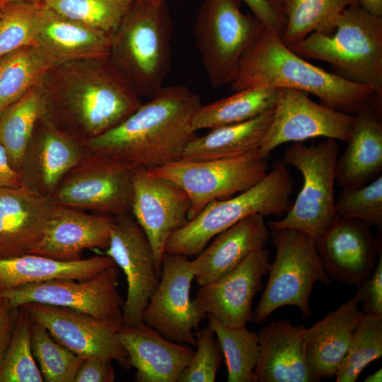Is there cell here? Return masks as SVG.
<instances>
[{"label": "cell", "instance_id": "cell-11", "mask_svg": "<svg viewBox=\"0 0 382 382\" xmlns=\"http://www.w3.org/2000/svg\"><path fill=\"white\" fill-rule=\"evenodd\" d=\"M132 170L111 157L89 151L63 178L51 197L57 205L98 214L130 212Z\"/></svg>", "mask_w": 382, "mask_h": 382}, {"label": "cell", "instance_id": "cell-12", "mask_svg": "<svg viewBox=\"0 0 382 382\" xmlns=\"http://www.w3.org/2000/svg\"><path fill=\"white\" fill-rule=\"evenodd\" d=\"M120 271L114 265L90 279H51L23 285L1 295L18 308L30 302L41 303L66 307L122 325L125 300L117 289Z\"/></svg>", "mask_w": 382, "mask_h": 382}, {"label": "cell", "instance_id": "cell-45", "mask_svg": "<svg viewBox=\"0 0 382 382\" xmlns=\"http://www.w3.org/2000/svg\"><path fill=\"white\" fill-rule=\"evenodd\" d=\"M251 10L252 14L263 25L277 32L280 36L286 25L283 12L274 6L268 0H241Z\"/></svg>", "mask_w": 382, "mask_h": 382}, {"label": "cell", "instance_id": "cell-15", "mask_svg": "<svg viewBox=\"0 0 382 382\" xmlns=\"http://www.w3.org/2000/svg\"><path fill=\"white\" fill-rule=\"evenodd\" d=\"M103 254L114 260L126 277L122 325L143 323L144 311L157 289L160 275L150 242L131 212L113 216L110 244Z\"/></svg>", "mask_w": 382, "mask_h": 382}, {"label": "cell", "instance_id": "cell-14", "mask_svg": "<svg viewBox=\"0 0 382 382\" xmlns=\"http://www.w3.org/2000/svg\"><path fill=\"white\" fill-rule=\"evenodd\" d=\"M194 277L188 256L165 253L158 285L142 316V322L165 338L192 347L205 318L190 299Z\"/></svg>", "mask_w": 382, "mask_h": 382}, {"label": "cell", "instance_id": "cell-32", "mask_svg": "<svg viewBox=\"0 0 382 382\" xmlns=\"http://www.w3.org/2000/svg\"><path fill=\"white\" fill-rule=\"evenodd\" d=\"M357 6L359 0H286L282 6L286 25L281 38L290 47L314 32L331 35L343 11Z\"/></svg>", "mask_w": 382, "mask_h": 382}, {"label": "cell", "instance_id": "cell-37", "mask_svg": "<svg viewBox=\"0 0 382 382\" xmlns=\"http://www.w3.org/2000/svg\"><path fill=\"white\" fill-rule=\"evenodd\" d=\"M132 2L128 0H45L43 4L62 16L112 35Z\"/></svg>", "mask_w": 382, "mask_h": 382}, {"label": "cell", "instance_id": "cell-49", "mask_svg": "<svg viewBox=\"0 0 382 382\" xmlns=\"http://www.w3.org/2000/svg\"><path fill=\"white\" fill-rule=\"evenodd\" d=\"M364 382H381L382 381V369H380L374 372L371 375L366 376L364 380Z\"/></svg>", "mask_w": 382, "mask_h": 382}, {"label": "cell", "instance_id": "cell-35", "mask_svg": "<svg viewBox=\"0 0 382 382\" xmlns=\"http://www.w3.org/2000/svg\"><path fill=\"white\" fill-rule=\"evenodd\" d=\"M208 325L218 339L228 371V382H254L260 355L257 334L246 326L231 327L207 316Z\"/></svg>", "mask_w": 382, "mask_h": 382}, {"label": "cell", "instance_id": "cell-26", "mask_svg": "<svg viewBox=\"0 0 382 382\" xmlns=\"http://www.w3.org/2000/svg\"><path fill=\"white\" fill-rule=\"evenodd\" d=\"M270 233L265 216H248L217 234L190 260L194 279L199 286L225 276L250 255L265 248Z\"/></svg>", "mask_w": 382, "mask_h": 382}, {"label": "cell", "instance_id": "cell-16", "mask_svg": "<svg viewBox=\"0 0 382 382\" xmlns=\"http://www.w3.org/2000/svg\"><path fill=\"white\" fill-rule=\"evenodd\" d=\"M21 308L32 321L45 326L58 342L76 354L116 361L125 370L132 368L117 334L122 325L66 307L41 303L30 302Z\"/></svg>", "mask_w": 382, "mask_h": 382}, {"label": "cell", "instance_id": "cell-23", "mask_svg": "<svg viewBox=\"0 0 382 382\" xmlns=\"http://www.w3.org/2000/svg\"><path fill=\"white\" fill-rule=\"evenodd\" d=\"M303 325L286 319L268 323L257 334L260 355L254 382H316L306 353Z\"/></svg>", "mask_w": 382, "mask_h": 382}, {"label": "cell", "instance_id": "cell-25", "mask_svg": "<svg viewBox=\"0 0 382 382\" xmlns=\"http://www.w3.org/2000/svg\"><path fill=\"white\" fill-rule=\"evenodd\" d=\"M137 382H178L195 351L163 337L144 323L118 329Z\"/></svg>", "mask_w": 382, "mask_h": 382}, {"label": "cell", "instance_id": "cell-31", "mask_svg": "<svg viewBox=\"0 0 382 382\" xmlns=\"http://www.w3.org/2000/svg\"><path fill=\"white\" fill-rule=\"evenodd\" d=\"M42 81L0 113V144L13 168L21 173L26 149L43 112Z\"/></svg>", "mask_w": 382, "mask_h": 382}, {"label": "cell", "instance_id": "cell-34", "mask_svg": "<svg viewBox=\"0 0 382 382\" xmlns=\"http://www.w3.org/2000/svg\"><path fill=\"white\" fill-rule=\"evenodd\" d=\"M52 67L34 45L0 57V113L39 83Z\"/></svg>", "mask_w": 382, "mask_h": 382}, {"label": "cell", "instance_id": "cell-42", "mask_svg": "<svg viewBox=\"0 0 382 382\" xmlns=\"http://www.w3.org/2000/svg\"><path fill=\"white\" fill-rule=\"evenodd\" d=\"M207 325L195 332L196 351L178 382H214L221 364L217 337Z\"/></svg>", "mask_w": 382, "mask_h": 382}, {"label": "cell", "instance_id": "cell-52", "mask_svg": "<svg viewBox=\"0 0 382 382\" xmlns=\"http://www.w3.org/2000/svg\"><path fill=\"white\" fill-rule=\"evenodd\" d=\"M2 6H3V4L0 3V13H1V11Z\"/></svg>", "mask_w": 382, "mask_h": 382}, {"label": "cell", "instance_id": "cell-33", "mask_svg": "<svg viewBox=\"0 0 382 382\" xmlns=\"http://www.w3.org/2000/svg\"><path fill=\"white\" fill-rule=\"evenodd\" d=\"M277 88L263 87L236 91L199 108L192 120L195 131L238 123L258 116L273 107Z\"/></svg>", "mask_w": 382, "mask_h": 382}, {"label": "cell", "instance_id": "cell-13", "mask_svg": "<svg viewBox=\"0 0 382 382\" xmlns=\"http://www.w3.org/2000/svg\"><path fill=\"white\" fill-rule=\"evenodd\" d=\"M306 93L290 88H277L272 122L258 150L263 157L287 142L316 137L349 141L356 115L316 103Z\"/></svg>", "mask_w": 382, "mask_h": 382}, {"label": "cell", "instance_id": "cell-38", "mask_svg": "<svg viewBox=\"0 0 382 382\" xmlns=\"http://www.w3.org/2000/svg\"><path fill=\"white\" fill-rule=\"evenodd\" d=\"M382 357V316L364 314L335 376L337 382H354L371 362Z\"/></svg>", "mask_w": 382, "mask_h": 382}, {"label": "cell", "instance_id": "cell-39", "mask_svg": "<svg viewBox=\"0 0 382 382\" xmlns=\"http://www.w3.org/2000/svg\"><path fill=\"white\" fill-rule=\"evenodd\" d=\"M20 308L11 343L0 366V382H42L30 342V319Z\"/></svg>", "mask_w": 382, "mask_h": 382}, {"label": "cell", "instance_id": "cell-8", "mask_svg": "<svg viewBox=\"0 0 382 382\" xmlns=\"http://www.w3.org/2000/svg\"><path fill=\"white\" fill-rule=\"evenodd\" d=\"M270 231L276 255L253 313L254 321L262 324L275 310L286 306L297 307L303 318H307L311 316L309 299L314 283L330 285L332 281L325 272L313 239L294 229Z\"/></svg>", "mask_w": 382, "mask_h": 382}, {"label": "cell", "instance_id": "cell-9", "mask_svg": "<svg viewBox=\"0 0 382 382\" xmlns=\"http://www.w3.org/2000/svg\"><path fill=\"white\" fill-rule=\"evenodd\" d=\"M241 0H204L194 25V38L214 88L230 84L241 60L265 27L241 10Z\"/></svg>", "mask_w": 382, "mask_h": 382}, {"label": "cell", "instance_id": "cell-50", "mask_svg": "<svg viewBox=\"0 0 382 382\" xmlns=\"http://www.w3.org/2000/svg\"><path fill=\"white\" fill-rule=\"evenodd\" d=\"M45 0H0V3L2 4L8 3H28L34 4H43Z\"/></svg>", "mask_w": 382, "mask_h": 382}, {"label": "cell", "instance_id": "cell-46", "mask_svg": "<svg viewBox=\"0 0 382 382\" xmlns=\"http://www.w3.org/2000/svg\"><path fill=\"white\" fill-rule=\"evenodd\" d=\"M19 311L0 294V366L14 334Z\"/></svg>", "mask_w": 382, "mask_h": 382}, {"label": "cell", "instance_id": "cell-43", "mask_svg": "<svg viewBox=\"0 0 382 382\" xmlns=\"http://www.w3.org/2000/svg\"><path fill=\"white\" fill-rule=\"evenodd\" d=\"M370 277L357 286L356 295L363 304V313L382 316V252Z\"/></svg>", "mask_w": 382, "mask_h": 382}, {"label": "cell", "instance_id": "cell-30", "mask_svg": "<svg viewBox=\"0 0 382 382\" xmlns=\"http://www.w3.org/2000/svg\"><path fill=\"white\" fill-rule=\"evenodd\" d=\"M274 106L250 120L213 128L204 136H197L186 146L180 158H226L259 149L271 124Z\"/></svg>", "mask_w": 382, "mask_h": 382}, {"label": "cell", "instance_id": "cell-17", "mask_svg": "<svg viewBox=\"0 0 382 382\" xmlns=\"http://www.w3.org/2000/svg\"><path fill=\"white\" fill-rule=\"evenodd\" d=\"M133 197L131 213L146 233L161 276L166 243L188 222L190 202L175 183L151 175L147 169L132 170Z\"/></svg>", "mask_w": 382, "mask_h": 382}, {"label": "cell", "instance_id": "cell-6", "mask_svg": "<svg viewBox=\"0 0 382 382\" xmlns=\"http://www.w3.org/2000/svg\"><path fill=\"white\" fill-rule=\"evenodd\" d=\"M294 181L282 162L254 186L235 197L214 200L168 238L165 253L193 256L217 234L253 215L282 216L291 208Z\"/></svg>", "mask_w": 382, "mask_h": 382}, {"label": "cell", "instance_id": "cell-47", "mask_svg": "<svg viewBox=\"0 0 382 382\" xmlns=\"http://www.w3.org/2000/svg\"><path fill=\"white\" fill-rule=\"evenodd\" d=\"M23 185L21 173L13 168L6 149L0 144V189L19 188Z\"/></svg>", "mask_w": 382, "mask_h": 382}, {"label": "cell", "instance_id": "cell-44", "mask_svg": "<svg viewBox=\"0 0 382 382\" xmlns=\"http://www.w3.org/2000/svg\"><path fill=\"white\" fill-rule=\"evenodd\" d=\"M110 359L99 357L84 358L74 382H113L115 372Z\"/></svg>", "mask_w": 382, "mask_h": 382}, {"label": "cell", "instance_id": "cell-29", "mask_svg": "<svg viewBox=\"0 0 382 382\" xmlns=\"http://www.w3.org/2000/svg\"><path fill=\"white\" fill-rule=\"evenodd\" d=\"M114 265V260L105 255L75 261H60L32 253L0 258V294L23 285L51 279H90Z\"/></svg>", "mask_w": 382, "mask_h": 382}, {"label": "cell", "instance_id": "cell-19", "mask_svg": "<svg viewBox=\"0 0 382 382\" xmlns=\"http://www.w3.org/2000/svg\"><path fill=\"white\" fill-rule=\"evenodd\" d=\"M315 245L328 277L357 287L370 277L381 251V242L371 227L359 220L342 217Z\"/></svg>", "mask_w": 382, "mask_h": 382}, {"label": "cell", "instance_id": "cell-24", "mask_svg": "<svg viewBox=\"0 0 382 382\" xmlns=\"http://www.w3.org/2000/svg\"><path fill=\"white\" fill-rule=\"evenodd\" d=\"M33 45L54 67L109 57L111 35L62 16L42 4Z\"/></svg>", "mask_w": 382, "mask_h": 382}, {"label": "cell", "instance_id": "cell-53", "mask_svg": "<svg viewBox=\"0 0 382 382\" xmlns=\"http://www.w3.org/2000/svg\"><path fill=\"white\" fill-rule=\"evenodd\" d=\"M128 1H132H132H134V0H128Z\"/></svg>", "mask_w": 382, "mask_h": 382}, {"label": "cell", "instance_id": "cell-18", "mask_svg": "<svg viewBox=\"0 0 382 382\" xmlns=\"http://www.w3.org/2000/svg\"><path fill=\"white\" fill-rule=\"evenodd\" d=\"M270 252L264 248L248 257L225 276L209 284L199 286L192 301L205 317L209 316L221 323L245 326L254 320L252 303L262 289V280L268 274Z\"/></svg>", "mask_w": 382, "mask_h": 382}, {"label": "cell", "instance_id": "cell-40", "mask_svg": "<svg viewBox=\"0 0 382 382\" xmlns=\"http://www.w3.org/2000/svg\"><path fill=\"white\" fill-rule=\"evenodd\" d=\"M42 4L8 3L0 13V57L19 48L34 45Z\"/></svg>", "mask_w": 382, "mask_h": 382}, {"label": "cell", "instance_id": "cell-22", "mask_svg": "<svg viewBox=\"0 0 382 382\" xmlns=\"http://www.w3.org/2000/svg\"><path fill=\"white\" fill-rule=\"evenodd\" d=\"M56 204L25 186L0 189V258L29 253L44 235Z\"/></svg>", "mask_w": 382, "mask_h": 382}, {"label": "cell", "instance_id": "cell-27", "mask_svg": "<svg viewBox=\"0 0 382 382\" xmlns=\"http://www.w3.org/2000/svg\"><path fill=\"white\" fill-rule=\"evenodd\" d=\"M355 294L320 320L305 328L307 359L313 374L320 379L335 376L364 313L359 308Z\"/></svg>", "mask_w": 382, "mask_h": 382}, {"label": "cell", "instance_id": "cell-51", "mask_svg": "<svg viewBox=\"0 0 382 382\" xmlns=\"http://www.w3.org/2000/svg\"><path fill=\"white\" fill-rule=\"evenodd\" d=\"M274 6L282 11V6L286 0H268Z\"/></svg>", "mask_w": 382, "mask_h": 382}, {"label": "cell", "instance_id": "cell-21", "mask_svg": "<svg viewBox=\"0 0 382 382\" xmlns=\"http://www.w3.org/2000/svg\"><path fill=\"white\" fill-rule=\"evenodd\" d=\"M112 226L113 216L56 204L43 236L29 253L60 261L79 260L86 249L108 248Z\"/></svg>", "mask_w": 382, "mask_h": 382}, {"label": "cell", "instance_id": "cell-48", "mask_svg": "<svg viewBox=\"0 0 382 382\" xmlns=\"http://www.w3.org/2000/svg\"><path fill=\"white\" fill-rule=\"evenodd\" d=\"M359 6L369 13L382 17V0H359Z\"/></svg>", "mask_w": 382, "mask_h": 382}, {"label": "cell", "instance_id": "cell-1", "mask_svg": "<svg viewBox=\"0 0 382 382\" xmlns=\"http://www.w3.org/2000/svg\"><path fill=\"white\" fill-rule=\"evenodd\" d=\"M42 118L83 141L115 127L142 104L109 58L52 67L42 81Z\"/></svg>", "mask_w": 382, "mask_h": 382}, {"label": "cell", "instance_id": "cell-28", "mask_svg": "<svg viewBox=\"0 0 382 382\" xmlns=\"http://www.w3.org/2000/svg\"><path fill=\"white\" fill-rule=\"evenodd\" d=\"M347 143L335 164V182L342 190L364 186L381 174V105H369L356 115Z\"/></svg>", "mask_w": 382, "mask_h": 382}, {"label": "cell", "instance_id": "cell-36", "mask_svg": "<svg viewBox=\"0 0 382 382\" xmlns=\"http://www.w3.org/2000/svg\"><path fill=\"white\" fill-rule=\"evenodd\" d=\"M30 321L32 352L44 381L74 382L84 358L58 342L45 326Z\"/></svg>", "mask_w": 382, "mask_h": 382}, {"label": "cell", "instance_id": "cell-41", "mask_svg": "<svg viewBox=\"0 0 382 382\" xmlns=\"http://www.w3.org/2000/svg\"><path fill=\"white\" fill-rule=\"evenodd\" d=\"M335 208L342 218L362 221L369 227L382 226V175L358 188L342 190L335 199Z\"/></svg>", "mask_w": 382, "mask_h": 382}, {"label": "cell", "instance_id": "cell-7", "mask_svg": "<svg viewBox=\"0 0 382 382\" xmlns=\"http://www.w3.org/2000/svg\"><path fill=\"white\" fill-rule=\"evenodd\" d=\"M338 155V143L333 139L309 146L296 142L286 149L282 163L299 170L303 183L286 216L267 224L270 230L294 229L316 241L330 228L340 217L335 211L334 196Z\"/></svg>", "mask_w": 382, "mask_h": 382}, {"label": "cell", "instance_id": "cell-10", "mask_svg": "<svg viewBox=\"0 0 382 382\" xmlns=\"http://www.w3.org/2000/svg\"><path fill=\"white\" fill-rule=\"evenodd\" d=\"M257 150L226 158L188 161L179 158L147 169L153 176L169 180L180 187L190 202L188 221L209 203L243 192L267 174V158Z\"/></svg>", "mask_w": 382, "mask_h": 382}, {"label": "cell", "instance_id": "cell-2", "mask_svg": "<svg viewBox=\"0 0 382 382\" xmlns=\"http://www.w3.org/2000/svg\"><path fill=\"white\" fill-rule=\"evenodd\" d=\"M202 105L199 96L185 86H163L122 123L86 144L90 151L132 169L160 166L180 158L197 136L192 124Z\"/></svg>", "mask_w": 382, "mask_h": 382}, {"label": "cell", "instance_id": "cell-5", "mask_svg": "<svg viewBox=\"0 0 382 382\" xmlns=\"http://www.w3.org/2000/svg\"><path fill=\"white\" fill-rule=\"evenodd\" d=\"M288 47L304 59L330 64L334 74L382 98V17L360 6L349 7L331 35L314 32Z\"/></svg>", "mask_w": 382, "mask_h": 382}, {"label": "cell", "instance_id": "cell-4", "mask_svg": "<svg viewBox=\"0 0 382 382\" xmlns=\"http://www.w3.org/2000/svg\"><path fill=\"white\" fill-rule=\"evenodd\" d=\"M171 33L164 0H134L111 35L108 58L140 98L150 99L163 87Z\"/></svg>", "mask_w": 382, "mask_h": 382}, {"label": "cell", "instance_id": "cell-20", "mask_svg": "<svg viewBox=\"0 0 382 382\" xmlns=\"http://www.w3.org/2000/svg\"><path fill=\"white\" fill-rule=\"evenodd\" d=\"M89 151L86 141L57 129L40 117L23 159L24 186L51 196L63 178Z\"/></svg>", "mask_w": 382, "mask_h": 382}, {"label": "cell", "instance_id": "cell-3", "mask_svg": "<svg viewBox=\"0 0 382 382\" xmlns=\"http://www.w3.org/2000/svg\"><path fill=\"white\" fill-rule=\"evenodd\" d=\"M234 92L263 87L290 88L316 96L320 104L356 115L381 103L369 87L318 67L290 50L274 30L266 27L243 56L230 83Z\"/></svg>", "mask_w": 382, "mask_h": 382}]
</instances>
